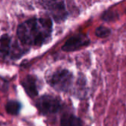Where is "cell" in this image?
Returning a JSON list of instances; mask_svg holds the SVG:
<instances>
[{"label":"cell","instance_id":"4","mask_svg":"<svg viewBox=\"0 0 126 126\" xmlns=\"http://www.w3.org/2000/svg\"><path fill=\"white\" fill-rule=\"evenodd\" d=\"M60 107V100L52 96H43L38 101V108L44 114H54L59 110Z\"/></svg>","mask_w":126,"mask_h":126},{"label":"cell","instance_id":"7","mask_svg":"<svg viewBox=\"0 0 126 126\" xmlns=\"http://www.w3.org/2000/svg\"><path fill=\"white\" fill-rule=\"evenodd\" d=\"M23 86L24 87L26 92L30 95L31 97L36 96L38 94V90L36 87V83L35 81L33 78L31 77H28L24 80V82L23 83Z\"/></svg>","mask_w":126,"mask_h":126},{"label":"cell","instance_id":"5","mask_svg":"<svg viewBox=\"0 0 126 126\" xmlns=\"http://www.w3.org/2000/svg\"><path fill=\"white\" fill-rule=\"evenodd\" d=\"M89 41L83 35H78L69 39L63 47V50L65 51H73L78 49L80 47L87 45Z\"/></svg>","mask_w":126,"mask_h":126},{"label":"cell","instance_id":"9","mask_svg":"<svg viewBox=\"0 0 126 126\" xmlns=\"http://www.w3.org/2000/svg\"><path fill=\"white\" fill-rule=\"evenodd\" d=\"M21 106L18 103L15 101H10L7 104L6 109L9 114H17L20 110Z\"/></svg>","mask_w":126,"mask_h":126},{"label":"cell","instance_id":"10","mask_svg":"<svg viewBox=\"0 0 126 126\" xmlns=\"http://www.w3.org/2000/svg\"><path fill=\"white\" fill-rule=\"evenodd\" d=\"M110 30L106 28V27H98L96 30V35L98 36V37H101V38H103V37H106L108 36L109 34H110Z\"/></svg>","mask_w":126,"mask_h":126},{"label":"cell","instance_id":"2","mask_svg":"<svg viewBox=\"0 0 126 126\" xmlns=\"http://www.w3.org/2000/svg\"><path fill=\"white\" fill-rule=\"evenodd\" d=\"M49 84L58 91H68L72 83L73 77L71 72L66 69H59L53 72L47 78Z\"/></svg>","mask_w":126,"mask_h":126},{"label":"cell","instance_id":"3","mask_svg":"<svg viewBox=\"0 0 126 126\" xmlns=\"http://www.w3.org/2000/svg\"><path fill=\"white\" fill-rule=\"evenodd\" d=\"M39 1L52 13L56 21H61L66 17V0H39Z\"/></svg>","mask_w":126,"mask_h":126},{"label":"cell","instance_id":"6","mask_svg":"<svg viewBox=\"0 0 126 126\" xmlns=\"http://www.w3.org/2000/svg\"><path fill=\"white\" fill-rule=\"evenodd\" d=\"M61 126H83L79 118L72 114L64 115L61 121Z\"/></svg>","mask_w":126,"mask_h":126},{"label":"cell","instance_id":"8","mask_svg":"<svg viewBox=\"0 0 126 126\" xmlns=\"http://www.w3.org/2000/svg\"><path fill=\"white\" fill-rule=\"evenodd\" d=\"M10 39L7 35H3L1 38V53L2 56H6L10 50Z\"/></svg>","mask_w":126,"mask_h":126},{"label":"cell","instance_id":"1","mask_svg":"<svg viewBox=\"0 0 126 126\" xmlns=\"http://www.w3.org/2000/svg\"><path fill=\"white\" fill-rule=\"evenodd\" d=\"M52 30V24L49 18H32L20 24L17 34L24 44L41 46L49 38Z\"/></svg>","mask_w":126,"mask_h":126}]
</instances>
